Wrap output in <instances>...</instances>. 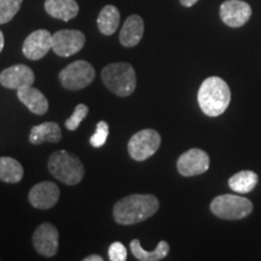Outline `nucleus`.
<instances>
[{
	"mask_svg": "<svg viewBox=\"0 0 261 261\" xmlns=\"http://www.w3.org/2000/svg\"><path fill=\"white\" fill-rule=\"evenodd\" d=\"M28 200L34 208L50 210L60 200V188L52 181H41L31 189Z\"/></svg>",
	"mask_w": 261,
	"mask_h": 261,
	"instance_id": "obj_13",
	"label": "nucleus"
},
{
	"mask_svg": "<svg viewBox=\"0 0 261 261\" xmlns=\"http://www.w3.org/2000/svg\"><path fill=\"white\" fill-rule=\"evenodd\" d=\"M96 71L89 62L75 61L60 73V81L64 89L79 91L93 83Z\"/></svg>",
	"mask_w": 261,
	"mask_h": 261,
	"instance_id": "obj_6",
	"label": "nucleus"
},
{
	"mask_svg": "<svg viewBox=\"0 0 261 261\" xmlns=\"http://www.w3.org/2000/svg\"><path fill=\"white\" fill-rule=\"evenodd\" d=\"M52 50V34L46 29H39L31 33L23 42V55L28 60H41Z\"/></svg>",
	"mask_w": 261,
	"mask_h": 261,
	"instance_id": "obj_12",
	"label": "nucleus"
},
{
	"mask_svg": "<svg viewBox=\"0 0 261 261\" xmlns=\"http://www.w3.org/2000/svg\"><path fill=\"white\" fill-rule=\"evenodd\" d=\"M4 44H5V40H4V34H3V32L0 31V54H2L3 48H4Z\"/></svg>",
	"mask_w": 261,
	"mask_h": 261,
	"instance_id": "obj_29",
	"label": "nucleus"
},
{
	"mask_svg": "<svg viewBox=\"0 0 261 261\" xmlns=\"http://www.w3.org/2000/svg\"><path fill=\"white\" fill-rule=\"evenodd\" d=\"M102 80L108 90L120 97L132 94L137 86L136 71L132 65L125 62L107 65L102 70Z\"/></svg>",
	"mask_w": 261,
	"mask_h": 261,
	"instance_id": "obj_4",
	"label": "nucleus"
},
{
	"mask_svg": "<svg viewBox=\"0 0 261 261\" xmlns=\"http://www.w3.org/2000/svg\"><path fill=\"white\" fill-rule=\"evenodd\" d=\"M109 136V125L106 121H99L97 123L96 132L90 138V143L93 148H102L107 143Z\"/></svg>",
	"mask_w": 261,
	"mask_h": 261,
	"instance_id": "obj_25",
	"label": "nucleus"
},
{
	"mask_svg": "<svg viewBox=\"0 0 261 261\" xmlns=\"http://www.w3.org/2000/svg\"><path fill=\"white\" fill-rule=\"evenodd\" d=\"M109 259L112 261H125L127 260V250L125 246L120 242H114L109 247Z\"/></svg>",
	"mask_w": 261,
	"mask_h": 261,
	"instance_id": "obj_26",
	"label": "nucleus"
},
{
	"mask_svg": "<svg viewBox=\"0 0 261 261\" xmlns=\"http://www.w3.org/2000/svg\"><path fill=\"white\" fill-rule=\"evenodd\" d=\"M144 34V21L138 15H132L126 19L120 32V42L125 47L137 46Z\"/></svg>",
	"mask_w": 261,
	"mask_h": 261,
	"instance_id": "obj_15",
	"label": "nucleus"
},
{
	"mask_svg": "<svg viewBox=\"0 0 261 261\" xmlns=\"http://www.w3.org/2000/svg\"><path fill=\"white\" fill-rule=\"evenodd\" d=\"M45 10L52 17L68 22L79 14V5L75 0H46Z\"/></svg>",
	"mask_w": 261,
	"mask_h": 261,
	"instance_id": "obj_17",
	"label": "nucleus"
},
{
	"mask_svg": "<svg viewBox=\"0 0 261 261\" xmlns=\"http://www.w3.org/2000/svg\"><path fill=\"white\" fill-rule=\"evenodd\" d=\"M23 178V167L17 160L12 158H0V180L5 182H18Z\"/></svg>",
	"mask_w": 261,
	"mask_h": 261,
	"instance_id": "obj_22",
	"label": "nucleus"
},
{
	"mask_svg": "<svg viewBox=\"0 0 261 261\" xmlns=\"http://www.w3.org/2000/svg\"><path fill=\"white\" fill-rule=\"evenodd\" d=\"M120 24V11L116 6L107 5L100 10L97 18L99 32L104 35H113Z\"/></svg>",
	"mask_w": 261,
	"mask_h": 261,
	"instance_id": "obj_19",
	"label": "nucleus"
},
{
	"mask_svg": "<svg viewBox=\"0 0 261 261\" xmlns=\"http://www.w3.org/2000/svg\"><path fill=\"white\" fill-rule=\"evenodd\" d=\"M160 208L154 195H129L114 205V219L120 225H135L151 218Z\"/></svg>",
	"mask_w": 261,
	"mask_h": 261,
	"instance_id": "obj_1",
	"label": "nucleus"
},
{
	"mask_svg": "<svg viewBox=\"0 0 261 261\" xmlns=\"http://www.w3.org/2000/svg\"><path fill=\"white\" fill-rule=\"evenodd\" d=\"M62 139L61 127L56 122H44L41 125L34 126L29 135V142L32 144H41V143L50 142V143H58Z\"/></svg>",
	"mask_w": 261,
	"mask_h": 261,
	"instance_id": "obj_18",
	"label": "nucleus"
},
{
	"mask_svg": "<svg viewBox=\"0 0 261 261\" xmlns=\"http://www.w3.org/2000/svg\"><path fill=\"white\" fill-rule=\"evenodd\" d=\"M35 250L42 256L52 257L58 252V231L50 223L39 225L33 234Z\"/></svg>",
	"mask_w": 261,
	"mask_h": 261,
	"instance_id": "obj_11",
	"label": "nucleus"
},
{
	"mask_svg": "<svg viewBox=\"0 0 261 261\" xmlns=\"http://www.w3.org/2000/svg\"><path fill=\"white\" fill-rule=\"evenodd\" d=\"M197 2L198 0H180V4L182 6H185V8H191V6H194Z\"/></svg>",
	"mask_w": 261,
	"mask_h": 261,
	"instance_id": "obj_27",
	"label": "nucleus"
},
{
	"mask_svg": "<svg viewBox=\"0 0 261 261\" xmlns=\"http://www.w3.org/2000/svg\"><path fill=\"white\" fill-rule=\"evenodd\" d=\"M85 35L80 31L64 29L52 34V50L61 57H70L83 50Z\"/></svg>",
	"mask_w": 261,
	"mask_h": 261,
	"instance_id": "obj_8",
	"label": "nucleus"
},
{
	"mask_svg": "<svg viewBox=\"0 0 261 261\" xmlns=\"http://www.w3.org/2000/svg\"><path fill=\"white\" fill-rule=\"evenodd\" d=\"M47 167L55 178L70 187L79 184L85 175L84 165L80 160L65 150L54 152L48 159Z\"/></svg>",
	"mask_w": 261,
	"mask_h": 261,
	"instance_id": "obj_3",
	"label": "nucleus"
},
{
	"mask_svg": "<svg viewBox=\"0 0 261 261\" xmlns=\"http://www.w3.org/2000/svg\"><path fill=\"white\" fill-rule=\"evenodd\" d=\"M34 81V71L24 64L12 65L0 73V84L10 90H19L32 86Z\"/></svg>",
	"mask_w": 261,
	"mask_h": 261,
	"instance_id": "obj_14",
	"label": "nucleus"
},
{
	"mask_svg": "<svg viewBox=\"0 0 261 261\" xmlns=\"http://www.w3.org/2000/svg\"><path fill=\"white\" fill-rule=\"evenodd\" d=\"M17 97L32 113L44 115L48 110V102L45 94L33 86H27L17 90Z\"/></svg>",
	"mask_w": 261,
	"mask_h": 261,
	"instance_id": "obj_16",
	"label": "nucleus"
},
{
	"mask_svg": "<svg viewBox=\"0 0 261 261\" xmlns=\"http://www.w3.org/2000/svg\"><path fill=\"white\" fill-rule=\"evenodd\" d=\"M130 250L137 260L139 261H159L163 260L169 253V244L166 241H161L152 252L143 249L139 240L130 241Z\"/></svg>",
	"mask_w": 261,
	"mask_h": 261,
	"instance_id": "obj_20",
	"label": "nucleus"
},
{
	"mask_svg": "<svg viewBox=\"0 0 261 261\" xmlns=\"http://www.w3.org/2000/svg\"><path fill=\"white\" fill-rule=\"evenodd\" d=\"M197 99L205 115L217 117L225 113L231 102L230 87L221 77L211 76L202 83Z\"/></svg>",
	"mask_w": 261,
	"mask_h": 261,
	"instance_id": "obj_2",
	"label": "nucleus"
},
{
	"mask_svg": "<svg viewBox=\"0 0 261 261\" xmlns=\"http://www.w3.org/2000/svg\"><path fill=\"white\" fill-rule=\"evenodd\" d=\"M84 261H103V257L100 255H90L85 257Z\"/></svg>",
	"mask_w": 261,
	"mask_h": 261,
	"instance_id": "obj_28",
	"label": "nucleus"
},
{
	"mask_svg": "<svg viewBox=\"0 0 261 261\" xmlns=\"http://www.w3.org/2000/svg\"><path fill=\"white\" fill-rule=\"evenodd\" d=\"M220 17L231 28H240L252 17V8L242 0H226L220 6Z\"/></svg>",
	"mask_w": 261,
	"mask_h": 261,
	"instance_id": "obj_10",
	"label": "nucleus"
},
{
	"mask_svg": "<svg viewBox=\"0 0 261 261\" xmlns=\"http://www.w3.org/2000/svg\"><path fill=\"white\" fill-rule=\"evenodd\" d=\"M211 211L220 219L240 220L252 214L253 203L242 196L220 195L212 201Z\"/></svg>",
	"mask_w": 261,
	"mask_h": 261,
	"instance_id": "obj_5",
	"label": "nucleus"
},
{
	"mask_svg": "<svg viewBox=\"0 0 261 261\" xmlns=\"http://www.w3.org/2000/svg\"><path fill=\"white\" fill-rule=\"evenodd\" d=\"M161 145V136L155 129H142L128 142V154L136 161H145L158 151Z\"/></svg>",
	"mask_w": 261,
	"mask_h": 261,
	"instance_id": "obj_7",
	"label": "nucleus"
},
{
	"mask_svg": "<svg viewBox=\"0 0 261 261\" xmlns=\"http://www.w3.org/2000/svg\"><path fill=\"white\" fill-rule=\"evenodd\" d=\"M23 0H0V24H5L15 17Z\"/></svg>",
	"mask_w": 261,
	"mask_h": 261,
	"instance_id": "obj_23",
	"label": "nucleus"
},
{
	"mask_svg": "<svg viewBox=\"0 0 261 261\" xmlns=\"http://www.w3.org/2000/svg\"><path fill=\"white\" fill-rule=\"evenodd\" d=\"M87 114H89V107L85 106V104H77L76 108L74 109V113L71 114V116L69 119L65 120V127L69 130L77 129V127L84 121Z\"/></svg>",
	"mask_w": 261,
	"mask_h": 261,
	"instance_id": "obj_24",
	"label": "nucleus"
},
{
	"mask_svg": "<svg viewBox=\"0 0 261 261\" xmlns=\"http://www.w3.org/2000/svg\"><path fill=\"white\" fill-rule=\"evenodd\" d=\"M259 177L253 171H241L228 179V187L237 194H249L257 185Z\"/></svg>",
	"mask_w": 261,
	"mask_h": 261,
	"instance_id": "obj_21",
	"label": "nucleus"
},
{
	"mask_svg": "<svg viewBox=\"0 0 261 261\" xmlns=\"http://www.w3.org/2000/svg\"><path fill=\"white\" fill-rule=\"evenodd\" d=\"M210 155L201 149H190L180 155L177 161L178 172L182 177H195L210 169Z\"/></svg>",
	"mask_w": 261,
	"mask_h": 261,
	"instance_id": "obj_9",
	"label": "nucleus"
}]
</instances>
